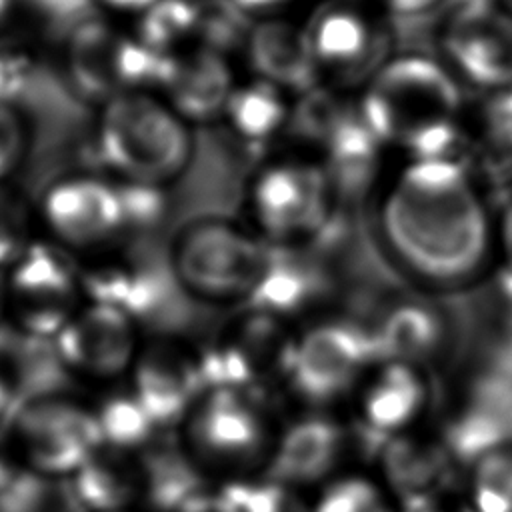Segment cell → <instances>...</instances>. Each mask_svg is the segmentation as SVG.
Here are the masks:
<instances>
[{"mask_svg":"<svg viewBox=\"0 0 512 512\" xmlns=\"http://www.w3.org/2000/svg\"><path fill=\"white\" fill-rule=\"evenodd\" d=\"M238 84L228 54L196 44L172 56L160 96L190 126L220 120Z\"/></svg>","mask_w":512,"mask_h":512,"instance_id":"603a6c76","label":"cell"},{"mask_svg":"<svg viewBox=\"0 0 512 512\" xmlns=\"http://www.w3.org/2000/svg\"><path fill=\"white\" fill-rule=\"evenodd\" d=\"M496 258L500 266L512 270V198L496 216Z\"/></svg>","mask_w":512,"mask_h":512,"instance_id":"7bdbcfd3","label":"cell"},{"mask_svg":"<svg viewBox=\"0 0 512 512\" xmlns=\"http://www.w3.org/2000/svg\"><path fill=\"white\" fill-rule=\"evenodd\" d=\"M466 164L480 182L512 180V88L484 94L464 114Z\"/></svg>","mask_w":512,"mask_h":512,"instance_id":"83f0119b","label":"cell"},{"mask_svg":"<svg viewBox=\"0 0 512 512\" xmlns=\"http://www.w3.org/2000/svg\"><path fill=\"white\" fill-rule=\"evenodd\" d=\"M92 412L104 446L144 452L158 432L156 424L130 388L124 392H108L92 406Z\"/></svg>","mask_w":512,"mask_h":512,"instance_id":"4dcf8cb0","label":"cell"},{"mask_svg":"<svg viewBox=\"0 0 512 512\" xmlns=\"http://www.w3.org/2000/svg\"><path fill=\"white\" fill-rule=\"evenodd\" d=\"M356 98L382 146L398 148L404 158L466 164L462 84L440 58L392 54L360 86Z\"/></svg>","mask_w":512,"mask_h":512,"instance_id":"7a4b0ae2","label":"cell"},{"mask_svg":"<svg viewBox=\"0 0 512 512\" xmlns=\"http://www.w3.org/2000/svg\"><path fill=\"white\" fill-rule=\"evenodd\" d=\"M22 470L24 464L20 460L12 434L10 430L0 426V496L12 488Z\"/></svg>","mask_w":512,"mask_h":512,"instance_id":"60d3db41","label":"cell"},{"mask_svg":"<svg viewBox=\"0 0 512 512\" xmlns=\"http://www.w3.org/2000/svg\"><path fill=\"white\" fill-rule=\"evenodd\" d=\"M372 220L386 258L430 290L468 286L496 258V216L460 160L402 156L374 192Z\"/></svg>","mask_w":512,"mask_h":512,"instance_id":"6da1fadb","label":"cell"},{"mask_svg":"<svg viewBox=\"0 0 512 512\" xmlns=\"http://www.w3.org/2000/svg\"><path fill=\"white\" fill-rule=\"evenodd\" d=\"M132 32L150 50L162 56H178L198 44V0H158L134 18Z\"/></svg>","mask_w":512,"mask_h":512,"instance_id":"f546056e","label":"cell"},{"mask_svg":"<svg viewBox=\"0 0 512 512\" xmlns=\"http://www.w3.org/2000/svg\"><path fill=\"white\" fill-rule=\"evenodd\" d=\"M448 0H376L382 14L398 18H420L436 12Z\"/></svg>","mask_w":512,"mask_h":512,"instance_id":"b9f144b4","label":"cell"},{"mask_svg":"<svg viewBox=\"0 0 512 512\" xmlns=\"http://www.w3.org/2000/svg\"><path fill=\"white\" fill-rule=\"evenodd\" d=\"M336 200L332 170L308 152L266 160L248 180V226L272 246H302L330 222Z\"/></svg>","mask_w":512,"mask_h":512,"instance_id":"5b68a950","label":"cell"},{"mask_svg":"<svg viewBox=\"0 0 512 512\" xmlns=\"http://www.w3.org/2000/svg\"><path fill=\"white\" fill-rule=\"evenodd\" d=\"M132 512H134V510H132Z\"/></svg>","mask_w":512,"mask_h":512,"instance_id":"f907efd6","label":"cell"},{"mask_svg":"<svg viewBox=\"0 0 512 512\" xmlns=\"http://www.w3.org/2000/svg\"><path fill=\"white\" fill-rule=\"evenodd\" d=\"M116 186L120 194L124 234H148L166 220L170 210L168 188L126 180H116Z\"/></svg>","mask_w":512,"mask_h":512,"instance_id":"d590c367","label":"cell"},{"mask_svg":"<svg viewBox=\"0 0 512 512\" xmlns=\"http://www.w3.org/2000/svg\"><path fill=\"white\" fill-rule=\"evenodd\" d=\"M8 430L24 468L46 478L70 480L102 444L92 406L62 394L26 400Z\"/></svg>","mask_w":512,"mask_h":512,"instance_id":"30bf717a","label":"cell"},{"mask_svg":"<svg viewBox=\"0 0 512 512\" xmlns=\"http://www.w3.org/2000/svg\"><path fill=\"white\" fill-rule=\"evenodd\" d=\"M240 512H310L298 498V490L284 486L266 472H256L228 482L224 488Z\"/></svg>","mask_w":512,"mask_h":512,"instance_id":"e575fe53","label":"cell"},{"mask_svg":"<svg viewBox=\"0 0 512 512\" xmlns=\"http://www.w3.org/2000/svg\"><path fill=\"white\" fill-rule=\"evenodd\" d=\"M32 146V126L18 104H0V182H10Z\"/></svg>","mask_w":512,"mask_h":512,"instance_id":"74e56055","label":"cell"},{"mask_svg":"<svg viewBox=\"0 0 512 512\" xmlns=\"http://www.w3.org/2000/svg\"><path fill=\"white\" fill-rule=\"evenodd\" d=\"M92 142L110 178L164 188L194 156L192 126L158 92H128L98 106Z\"/></svg>","mask_w":512,"mask_h":512,"instance_id":"3957f363","label":"cell"},{"mask_svg":"<svg viewBox=\"0 0 512 512\" xmlns=\"http://www.w3.org/2000/svg\"><path fill=\"white\" fill-rule=\"evenodd\" d=\"M440 60L460 84L484 94L512 88V10L490 0L462 2L442 22Z\"/></svg>","mask_w":512,"mask_h":512,"instance_id":"4fadbf2b","label":"cell"},{"mask_svg":"<svg viewBox=\"0 0 512 512\" xmlns=\"http://www.w3.org/2000/svg\"><path fill=\"white\" fill-rule=\"evenodd\" d=\"M380 16L356 0H326L302 22L322 84L362 86L392 56Z\"/></svg>","mask_w":512,"mask_h":512,"instance_id":"8fae6325","label":"cell"},{"mask_svg":"<svg viewBox=\"0 0 512 512\" xmlns=\"http://www.w3.org/2000/svg\"><path fill=\"white\" fill-rule=\"evenodd\" d=\"M128 380L158 430L180 426L208 388L200 352L172 336L142 340Z\"/></svg>","mask_w":512,"mask_h":512,"instance_id":"e0dca14e","label":"cell"},{"mask_svg":"<svg viewBox=\"0 0 512 512\" xmlns=\"http://www.w3.org/2000/svg\"><path fill=\"white\" fill-rule=\"evenodd\" d=\"M466 498L476 512H512V444L470 462Z\"/></svg>","mask_w":512,"mask_h":512,"instance_id":"1f68e13d","label":"cell"},{"mask_svg":"<svg viewBox=\"0 0 512 512\" xmlns=\"http://www.w3.org/2000/svg\"><path fill=\"white\" fill-rule=\"evenodd\" d=\"M36 218L48 240L76 256L104 250L124 236L116 180L94 172L52 180L38 200Z\"/></svg>","mask_w":512,"mask_h":512,"instance_id":"7c38bea8","label":"cell"},{"mask_svg":"<svg viewBox=\"0 0 512 512\" xmlns=\"http://www.w3.org/2000/svg\"><path fill=\"white\" fill-rule=\"evenodd\" d=\"M376 362L394 360L424 366L444 344L446 322L436 306L422 300H400L386 308L370 328Z\"/></svg>","mask_w":512,"mask_h":512,"instance_id":"4316f807","label":"cell"},{"mask_svg":"<svg viewBox=\"0 0 512 512\" xmlns=\"http://www.w3.org/2000/svg\"><path fill=\"white\" fill-rule=\"evenodd\" d=\"M380 484L404 512L450 492L454 454L444 438L414 430L378 442Z\"/></svg>","mask_w":512,"mask_h":512,"instance_id":"d6986e66","label":"cell"},{"mask_svg":"<svg viewBox=\"0 0 512 512\" xmlns=\"http://www.w3.org/2000/svg\"><path fill=\"white\" fill-rule=\"evenodd\" d=\"M346 452V432L330 416H304L276 434L262 472L294 490L326 484Z\"/></svg>","mask_w":512,"mask_h":512,"instance_id":"7402d4cb","label":"cell"},{"mask_svg":"<svg viewBox=\"0 0 512 512\" xmlns=\"http://www.w3.org/2000/svg\"><path fill=\"white\" fill-rule=\"evenodd\" d=\"M294 98L284 90L250 76L238 80L220 120L244 144H266L290 128Z\"/></svg>","mask_w":512,"mask_h":512,"instance_id":"f1b7e54d","label":"cell"},{"mask_svg":"<svg viewBox=\"0 0 512 512\" xmlns=\"http://www.w3.org/2000/svg\"><path fill=\"white\" fill-rule=\"evenodd\" d=\"M412 512H476L466 496H456L452 492H444L438 498L418 506Z\"/></svg>","mask_w":512,"mask_h":512,"instance_id":"f6af8a7d","label":"cell"},{"mask_svg":"<svg viewBox=\"0 0 512 512\" xmlns=\"http://www.w3.org/2000/svg\"><path fill=\"white\" fill-rule=\"evenodd\" d=\"M310 512H396L394 500L380 484L362 474L334 476L320 486Z\"/></svg>","mask_w":512,"mask_h":512,"instance_id":"d6a6232c","label":"cell"},{"mask_svg":"<svg viewBox=\"0 0 512 512\" xmlns=\"http://www.w3.org/2000/svg\"><path fill=\"white\" fill-rule=\"evenodd\" d=\"M172 512H240L224 488H196L186 494Z\"/></svg>","mask_w":512,"mask_h":512,"instance_id":"ab89813d","label":"cell"},{"mask_svg":"<svg viewBox=\"0 0 512 512\" xmlns=\"http://www.w3.org/2000/svg\"><path fill=\"white\" fill-rule=\"evenodd\" d=\"M138 320L114 306L88 302L52 340L58 364L80 378L112 382L130 374L138 348Z\"/></svg>","mask_w":512,"mask_h":512,"instance_id":"2e32d148","label":"cell"},{"mask_svg":"<svg viewBox=\"0 0 512 512\" xmlns=\"http://www.w3.org/2000/svg\"><path fill=\"white\" fill-rule=\"evenodd\" d=\"M376 364L368 328L322 320L296 334L288 384L310 404H328L352 390Z\"/></svg>","mask_w":512,"mask_h":512,"instance_id":"5bb4252c","label":"cell"},{"mask_svg":"<svg viewBox=\"0 0 512 512\" xmlns=\"http://www.w3.org/2000/svg\"><path fill=\"white\" fill-rule=\"evenodd\" d=\"M8 312V284H6V268H0V320L6 318Z\"/></svg>","mask_w":512,"mask_h":512,"instance_id":"c3c4849f","label":"cell"},{"mask_svg":"<svg viewBox=\"0 0 512 512\" xmlns=\"http://www.w3.org/2000/svg\"><path fill=\"white\" fill-rule=\"evenodd\" d=\"M16 4L36 18L56 26H68V30L94 16L98 10L94 0H16Z\"/></svg>","mask_w":512,"mask_h":512,"instance_id":"f35d334b","label":"cell"},{"mask_svg":"<svg viewBox=\"0 0 512 512\" xmlns=\"http://www.w3.org/2000/svg\"><path fill=\"white\" fill-rule=\"evenodd\" d=\"M294 342L286 320L246 306L200 350L206 382L260 398L278 382L288 384Z\"/></svg>","mask_w":512,"mask_h":512,"instance_id":"9c48e42d","label":"cell"},{"mask_svg":"<svg viewBox=\"0 0 512 512\" xmlns=\"http://www.w3.org/2000/svg\"><path fill=\"white\" fill-rule=\"evenodd\" d=\"M14 6H16V0H0V22L10 14Z\"/></svg>","mask_w":512,"mask_h":512,"instance_id":"681fc988","label":"cell"},{"mask_svg":"<svg viewBox=\"0 0 512 512\" xmlns=\"http://www.w3.org/2000/svg\"><path fill=\"white\" fill-rule=\"evenodd\" d=\"M178 428L188 462L228 482L266 466L276 440L260 398L224 386H208Z\"/></svg>","mask_w":512,"mask_h":512,"instance_id":"8992f818","label":"cell"},{"mask_svg":"<svg viewBox=\"0 0 512 512\" xmlns=\"http://www.w3.org/2000/svg\"><path fill=\"white\" fill-rule=\"evenodd\" d=\"M170 60L94 14L68 30L62 66L76 98L98 108L120 94L160 92Z\"/></svg>","mask_w":512,"mask_h":512,"instance_id":"52a82bcc","label":"cell"},{"mask_svg":"<svg viewBox=\"0 0 512 512\" xmlns=\"http://www.w3.org/2000/svg\"><path fill=\"white\" fill-rule=\"evenodd\" d=\"M6 284V318L30 340L52 342L84 304L80 256L48 238H34L6 266Z\"/></svg>","mask_w":512,"mask_h":512,"instance_id":"ba28073f","label":"cell"},{"mask_svg":"<svg viewBox=\"0 0 512 512\" xmlns=\"http://www.w3.org/2000/svg\"><path fill=\"white\" fill-rule=\"evenodd\" d=\"M10 406H12V388H10V382L6 380V376L0 372V426H2V420L10 412Z\"/></svg>","mask_w":512,"mask_h":512,"instance_id":"7dc6e473","label":"cell"},{"mask_svg":"<svg viewBox=\"0 0 512 512\" xmlns=\"http://www.w3.org/2000/svg\"><path fill=\"white\" fill-rule=\"evenodd\" d=\"M456 460H476L512 444V378L488 376L474 382L442 436Z\"/></svg>","mask_w":512,"mask_h":512,"instance_id":"cb8c5ba5","label":"cell"},{"mask_svg":"<svg viewBox=\"0 0 512 512\" xmlns=\"http://www.w3.org/2000/svg\"><path fill=\"white\" fill-rule=\"evenodd\" d=\"M250 20L280 16L290 0H230Z\"/></svg>","mask_w":512,"mask_h":512,"instance_id":"ee69618b","label":"cell"},{"mask_svg":"<svg viewBox=\"0 0 512 512\" xmlns=\"http://www.w3.org/2000/svg\"><path fill=\"white\" fill-rule=\"evenodd\" d=\"M94 2H96V8H102L104 12L136 18L158 0H94Z\"/></svg>","mask_w":512,"mask_h":512,"instance_id":"bcb514c9","label":"cell"},{"mask_svg":"<svg viewBox=\"0 0 512 512\" xmlns=\"http://www.w3.org/2000/svg\"><path fill=\"white\" fill-rule=\"evenodd\" d=\"M270 244L248 224L220 214L186 220L166 246L172 282L206 304H246Z\"/></svg>","mask_w":512,"mask_h":512,"instance_id":"277c9868","label":"cell"},{"mask_svg":"<svg viewBox=\"0 0 512 512\" xmlns=\"http://www.w3.org/2000/svg\"><path fill=\"white\" fill-rule=\"evenodd\" d=\"M242 54L250 76L284 90L292 98L322 84L304 24L282 14L252 20L242 42Z\"/></svg>","mask_w":512,"mask_h":512,"instance_id":"44dd1931","label":"cell"},{"mask_svg":"<svg viewBox=\"0 0 512 512\" xmlns=\"http://www.w3.org/2000/svg\"><path fill=\"white\" fill-rule=\"evenodd\" d=\"M36 52L24 40L0 34V104H18L36 76Z\"/></svg>","mask_w":512,"mask_h":512,"instance_id":"8d00e7d4","label":"cell"},{"mask_svg":"<svg viewBox=\"0 0 512 512\" xmlns=\"http://www.w3.org/2000/svg\"><path fill=\"white\" fill-rule=\"evenodd\" d=\"M430 404V382L424 366L382 360L360 382L358 418L378 442L410 432Z\"/></svg>","mask_w":512,"mask_h":512,"instance_id":"ffe728a7","label":"cell"},{"mask_svg":"<svg viewBox=\"0 0 512 512\" xmlns=\"http://www.w3.org/2000/svg\"><path fill=\"white\" fill-rule=\"evenodd\" d=\"M72 492L84 512H132L150 496V464L146 452H130L100 444L70 478Z\"/></svg>","mask_w":512,"mask_h":512,"instance_id":"d4e9b609","label":"cell"},{"mask_svg":"<svg viewBox=\"0 0 512 512\" xmlns=\"http://www.w3.org/2000/svg\"><path fill=\"white\" fill-rule=\"evenodd\" d=\"M36 208L12 182H0V268L10 266L34 240Z\"/></svg>","mask_w":512,"mask_h":512,"instance_id":"836d02e7","label":"cell"},{"mask_svg":"<svg viewBox=\"0 0 512 512\" xmlns=\"http://www.w3.org/2000/svg\"><path fill=\"white\" fill-rule=\"evenodd\" d=\"M290 130L334 176L338 170L364 168L382 148L362 116L358 98L328 84L294 98Z\"/></svg>","mask_w":512,"mask_h":512,"instance_id":"9a60e30c","label":"cell"},{"mask_svg":"<svg viewBox=\"0 0 512 512\" xmlns=\"http://www.w3.org/2000/svg\"><path fill=\"white\" fill-rule=\"evenodd\" d=\"M300 246H272L262 268L260 280L246 306L290 320L306 312L324 294V274L298 254Z\"/></svg>","mask_w":512,"mask_h":512,"instance_id":"484cf974","label":"cell"},{"mask_svg":"<svg viewBox=\"0 0 512 512\" xmlns=\"http://www.w3.org/2000/svg\"><path fill=\"white\" fill-rule=\"evenodd\" d=\"M164 278L172 280L166 256L156 260L130 246L112 244L80 258L84 300L114 306L136 320L162 302Z\"/></svg>","mask_w":512,"mask_h":512,"instance_id":"ac0fdd59","label":"cell"}]
</instances>
